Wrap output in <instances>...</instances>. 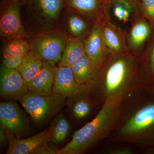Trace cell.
Masks as SVG:
<instances>
[{
    "label": "cell",
    "instance_id": "4",
    "mask_svg": "<svg viewBox=\"0 0 154 154\" xmlns=\"http://www.w3.org/2000/svg\"><path fill=\"white\" fill-rule=\"evenodd\" d=\"M1 125L16 137L26 134L30 128V122L26 113L17 103L12 101L0 103Z\"/></svg>",
    "mask_w": 154,
    "mask_h": 154
},
{
    "label": "cell",
    "instance_id": "21",
    "mask_svg": "<svg viewBox=\"0 0 154 154\" xmlns=\"http://www.w3.org/2000/svg\"><path fill=\"white\" fill-rule=\"evenodd\" d=\"M30 51L29 45L21 37L8 40L3 48V55L24 57Z\"/></svg>",
    "mask_w": 154,
    "mask_h": 154
},
{
    "label": "cell",
    "instance_id": "2",
    "mask_svg": "<svg viewBox=\"0 0 154 154\" xmlns=\"http://www.w3.org/2000/svg\"><path fill=\"white\" fill-rule=\"evenodd\" d=\"M66 97L54 92L49 95L26 94L19 101L35 125L40 126L59 113Z\"/></svg>",
    "mask_w": 154,
    "mask_h": 154
},
{
    "label": "cell",
    "instance_id": "1",
    "mask_svg": "<svg viewBox=\"0 0 154 154\" xmlns=\"http://www.w3.org/2000/svg\"><path fill=\"white\" fill-rule=\"evenodd\" d=\"M122 95L119 93L108 96L95 118L76 131L72 140L60 149L57 154H79L105 137L115 124L119 116Z\"/></svg>",
    "mask_w": 154,
    "mask_h": 154
},
{
    "label": "cell",
    "instance_id": "24",
    "mask_svg": "<svg viewBox=\"0 0 154 154\" xmlns=\"http://www.w3.org/2000/svg\"><path fill=\"white\" fill-rule=\"evenodd\" d=\"M91 109V105L87 101L84 99H79L73 107V114L77 119H81L89 114Z\"/></svg>",
    "mask_w": 154,
    "mask_h": 154
},
{
    "label": "cell",
    "instance_id": "11",
    "mask_svg": "<svg viewBox=\"0 0 154 154\" xmlns=\"http://www.w3.org/2000/svg\"><path fill=\"white\" fill-rule=\"evenodd\" d=\"M41 70L28 85L29 92L38 95H49L53 92L57 68L54 64L43 62Z\"/></svg>",
    "mask_w": 154,
    "mask_h": 154
},
{
    "label": "cell",
    "instance_id": "27",
    "mask_svg": "<svg viewBox=\"0 0 154 154\" xmlns=\"http://www.w3.org/2000/svg\"><path fill=\"white\" fill-rule=\"evenodd\" d=\"M57 149L50 147L48 143L41 145L34 150L32 154H57Z\"/></svg>",
    "mask_w": 154,
    "mask_h": 154
},
{
    "label": "cell",
    "instance_id": "15",
    "mask_svg": "<svg viewBox=\"0 0 154 154\" xmlns=\"http://www.w3.org/2000/svg\"><path fill=\"white\" fill-rule=\"evenodd\" d=\"M85 45L79 38H73L66 42L59 66L70 67L76 61L86 55Z\"/></svg>",
    "mask_w": 154,
    "mask_h": 154
},
{
    "label": "cell",
    "instance_id": "5",
    "mask_svg": "<svg viewBox=\"0 0 154 154\" xmlns=\"http://www.w3.org/2000/svg\"><path fill=\"white\" fill-rule=\"evenodd\" d=\"M29 93V88L19 71L1 66L0 96L6 100H19Z\"/></svg>",
    "mask_w": 154,
    "mask_h": 154
},
{
    "label": "cell",
    "instance_id": "12",
    "mask_svg": "<svg viewBox=\"0 0 154 154\" xmlns=\"http://www.w3.org/2000/svg\"><path fill=\"white\" fill-rule=\"evenodd\" d=\"M39 22L49 26L57 21L63 6V0H30Z\"/></svg>",
    "mask_w": 154,
    "mask_h": 154
},
{
    "label": "cell",
    "instance_id": "17",
    "mask_svg": "<svg viewBox=\"0 0 154 154\" xmlns=\"http://www.w3.org/2000/svg\"><path fill=\"white\" fill-rule=\"evenodd\" d=\"M43 63L31 51L24 56L18 71L28 85L41 70Z\"/></svg>",
    "mask_w": 154,
    "mask_h": 154
},
{
    "label": "cell",
    "instance_id": "7",
    "mask_svg": "<svg viewBox=\"0 0 154 154\" xmlns=\"http://www.w3.org/2000/svg\"><path fill=\"white\" fill-rule=\"evenodd\" d=\"M85 89L84 84L77 82L70 67L57 68L53 89L54 91L66 98L75 99L82 96Z\"/></svg>",
    "mask_w": 154,
    "mask_h": 154
},
{
    "label": "cell",
    "instance_id": "25",
    "mask_svg": "<svg viewBox=\"0 0 154 154\" xmlns=\"http://www.w3.org/2000/svg\"><path fill=\"white\" fill-rule=\"evenodd\" d=\"M24 57L3 55L2 66L7 69L18 70L23 62Z\"/></svg>",
    "mask_w": 154,
    "mask_h": 154
},
{
    "label": "cell",
    "instance_id": "28",
    "mask_svg": "<svg viewBox=\"0 0 154 154\" xmlns=\"http://www.w3.org/2000/svg\"><path fill=\"white\" fill-rule=\"evenodd\" d=\"M8 139L6 133V129L3 126L1 125L0 128V140L1 143L5 142Z\"/></svg>",
    "mask_w": 154,
    "mask_h": 154
},
{
    "label": "cell",
    "instance_id": "10",
    "mask_svg": "<svg viewBox=\"0 0 154 154\" xmlns=\"http://www.w3.org/2000/svg\"><path fill=\"white\" fill-rule=\"evenodd\" d=\"M86 54L97 65L105 60L109 52L102 36L101 25L94 26L84 43Z\"/></svg>",
    "mask_w": 154,
    "mask_h": 154
},
{
    "label": "cell",
    "instance_id": "6",
    "mask_svg": "<svg viewBox=\"0 0 154 154\" xmlns=\"http://www.w3.org/2000/svg\"><path fill=\"white\" fill-rule=\"evenodd\" d=\"M5 129L9 143L7 154H32L35 149L42 144L53 143L52 125L33 136L22 139L16 137Z\"/></svg>",
    "mask_w": 154,
    "mask_h": 154
},
{
    "label": "cell",
    "instance_id": "3",
    "mask_svg": "<svg viewBox=\"0 0 154 154\" xmlns=\"http://www.w3.org/2000/svg\"><path fill=\"white\" fill-rule=\"evenodd\" d=\"M66 42L60 33H46L34 41L31 51L42 61L54 64L60 61Z\"/></svg>",
    "mask_w": 154,
    "mask_h": 154
},
{
    "label": "cell",
    "instance_id": "26",
    "mask_svg": "<svg viewBox=\"0 0 154 154\" xmlns=\"http://www.w3.org/2000/svg\"><path fill=\"white\" fill-rule=\"evenodd\" d=\"M142 6L146 16L154 23V0H142Z\"/></svg>",
    "mask_w": 154,
    "mask_h": 154
},
{
    "label": "cell",
    "instance_id": "23",
    "mask_svg": "<svg viewBox=\"0 0 154 154\" xmlns=\"http://www.w3.org/2000/svg\"><path fill=\"white\" fill-rule=\"evenodd\" d=\"M71 8L84 15H94L97 13L100 6V0H67Z\"/></svg>",
    "mask_w": 154,
    "mask_h": 154
},
{
    "label": "cell",
    "instance_id": "29",
    "mask_svg": "<svg viewBox=\"0 0 154 154\" xmlns=\"http://www.w3.org/2000/svg\"><path fill=\"white\" fill-rule=\"evenodd\" d=\"M151 66L152 70L154 73V45L152 49L151 57Z\"/></svg>",
    "mask_w": 154,
    "mask_h": 154
},
{
    "label": "cell",
    "instance_id": "19",
    "mask_svg": "<svg viewBox=\"0 0 154 154\" xmlns=\"http://www.w3.org/2000/svg\"><path fill=\"white\" fill-rule=\"evenodd\" d=\"M150 33V28L145 20L141 19L133 26L129 35V44L133 48L140 47Z\"/></svg>",
    "mask_w": 154,
    "mask_h": 154
},
{
    "label": "cell",
    "instance_id": "8",
    "mask_svg": "<svg viewBox=\"0 0 154 154\" xmlns=\"http://www.w3.org/2000/svg\"><path fill=\"white\" fill-rule=\"evenodd\" d=\"M21 4L15 0L3 12L0 19V33L2 38L7 40L21 37L24 34L21 17Z\"/></svg>",
    "mask_w": 154,
    "mask_h": 154
},
{
    "label": "cell",
    "instance_id": "20",
    "mask_svg": "<svg viewBox=\"0 0 154 154\" xmlns=\"http://www.w3.org/2000/svg\"><path fill=\"white\" fill-rule=\"evenodd\" d=\"M66 27L73 38H81L88 30V25L85 21L79 16L75 14L69 15L66 22Z\"/></svg>",
    "mask_w": 154,
    "mask_h": 154
},
{
    "label": "cell",
    "instance_id": "9",
    "mask_svg": "<svg viewBox=\"0 0 154 154\" xmlns=\"http://www.w3.org/2000/svg\"><path fill=\"white\" fill-rule=\"evenodd\" d=\"M130 71V61L128 58L122 57L113 61L105 74L106 92L110 95L116 94L127 79Z\"/></svg>",
    "mask_w": 154,
    "mask_h": 154
},
{
    "label": "cell",
    "instance_id": "13",
    "mask_svg": "<svg viewBox=\"0 0 154 154\" xmlns=\"http://www.w3.org/2000/svg\"><path fill=\"white\" fill-rule=\"evenodd\" d=\"M154 123V104L141 109L122 128L121 133L124 135L136 134L148 128Z\"/></svg>",
    "mask_w": 154,
    "mask_h": 154
},
{
    "label": "cell",
    "instance_id": "16",
    "mask_svg": "<svg viewBox=\"0 0 154 154\" xmlns=\"http://www.w3.org/2000/svg\"><path fill=\"white\" fill-rule=\"evenodd\" d=\"M98 66L86 55L76 61L70 67L77 82L84 84L92 79Z\"/></svg>",
    "mask_w": 154,
    "mask_h": 154
},
{
    "label": "cell",
    "instance_id": "18",
    "mask_svg": "<svg viewBox=\"0 0 154 154\" xmlns=\"http://www.w3.org/2000/svg\"><path fill=\"white\" fill-rule=\"evenodd\" d=\"M111 12L119 22L127 23L132 17L137 8L136 0H111Z\"/></svg>",
    "mask_w": 154,
    "mask_h": 154
},
{
    "label": "cell",
    "instance_id": "22",
    "mask_svg": "<svg viewBox=\"0 0 154 154\" xmlns=\"http://www.w3.org/2000/svg\"><path fill=\"white\" fill-rule=\"evenodd\" d=\"M52 136L54 143L60 144L66 139L70 131L69 122L63 115L58 116L53 124Z\"/></svg>",
    "mask_w": 154,
    "mask_h": 154
},
{
    "label": "cell",
    "instance_id": "14",
    "mask_svg": "<svg viewBox=\"0 0 154 154\" xmlns=\"http://www.w3.org/2000/svg\"><path fill=\"white\" fill-rule=\"evenodd\" d=\"M101 25L102 36L109 52L115 54L125 52L124 38L118 28L107 21H104Z\"/></svg>",
    "mask_w": 154,
    "mask_h": 154
}]
</instances>
